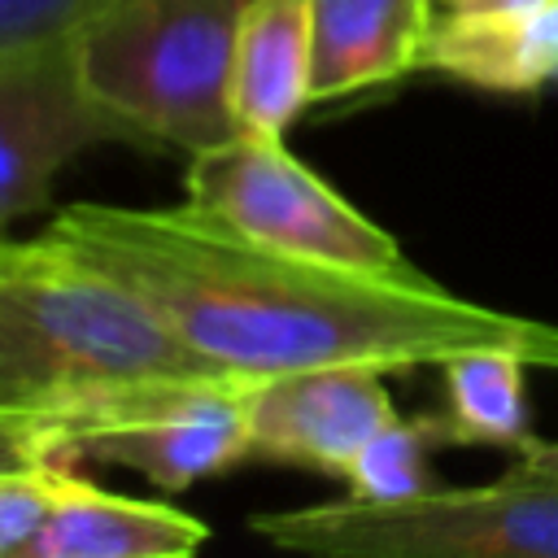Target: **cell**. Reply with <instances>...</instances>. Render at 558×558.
<instances>
[{
	"label": "cell",
	"instance_id": "cell-1",
	"mask_svg": "<svg viewBox=\"0 0 558 558\" xmlns=\"http://www.w3.org/2000/svg\"><path fill=\"white\" fill-rule=\"evenodd\" d=\"M48 235L135 288L196 353L240 379L314 366L388 375L471 349H506L527 366L558 371V323L453 296L418 266L379 275L283 253L192 201L70 205Z\"/></svg>",
	"mask_w": 558,
	"mask_h": 558
},
{
	"label": "cell",
	"instance_id": "cell-2",
	"mask_svg": "<svg viewBox=\"0 0 558 558\" xmlns=\"http://www.w3.org/2000/svg\"><path fill=\"white\" fill-rule=\"evenodd\" d=\"M196 379L240 375L196 353L135 288L48 231L0 240V410L52 418Z\"/></svg>",
	"mask_w": 558,
	"mask_h": 558
},
{
	"label": "cell",
	"instance_id": "cell-3",
	"mask_svg": "<svg viewBox=\"0 0 558 558\" xmlns=\"http://www.w3.org/2000/svg\"><path fill=\"white\" fill-rule=\"evenodd\" d=\"M275 549L327 558H558V440H527L484 484L397 501L336 497L248 519Z\"/></svg>",
	"mask_w": 558,
	"mask_h": 558
},
{
	"label": "cell",
	"instance_id": "cell-4",
	"mask_svg": "<svg viewBox=\"0 0 558 558\" xmlns=\"http://www.w3.org/2000/svg\"><path fill=\"white\" fill-rule=\"evenodd\" d=\"M244 0H109L78 26L83 87L144 148L201 153L235 135L231 52Z\"/></svg>",
	"mask_w": 558,
	"mask_h": 558
},
{
	"label": "cell",
	"instance_id": "cell-5",
	"mask_svg": "<svg viewBox=\"0 0 558 558\" xmlns=\"http://www.w3.org/2000/svg\"><path fill=\"white\" fill-rule=\"evenodd\" d=\"M183 192L201 214L257 244L379 275L414 270L397 235L292 157L283 135L235 131L222 144L187 153Z\"/></svg>",
	"mask_w": 558,
	"mask_h": 558
},
{
	"label": "cell",
	"instance_id": "cell-6",
	"mask_svg": "<svg viewBox=\"0 0 558 558\" xmlns=\"http://www.w3.org/2000/svg\"><path fill=\"white\" fill-rule=\"evenodd\" d=\"M240 392L244 379L157 384L52 414L48 423L65 466L105 462L135 471L153 488L183 493L253 458Z\"/></svg>",
	"mask_w": 558,
	"mask_h": 558
},
{
	"label": "cell",
	"instance_id": "cell-7",
	"mask_svg": "<svg viewBox=\"0 0 558 558\" xmlns=\"http://www.w3.org/2000/svg\"><path fill=\"white\" fill-rule=\"evenodd\" d=\"M105 144L144 148L78 78L74 44L0 48V240L48 209L61 170Z\"/></svg>",
	"mask_w": 558,
	"mask_h": 558
},
{
	"label": "cell",
	"instance_id": "cell-8",
	"mask_svg": "<svg viewBox=\"0 0 558 558\" xmlns=\"http://www.w3.org/2000/svg\"><path fill=\"white\" fill-rule=\"evenodd\" d=\"M248 453L340 475L349 458L397 418L375 366H314L244 379Z\"/></svg>",
	"mask_w": 558,
	"mask_h": 558
},
{
	"label": "cell",
	"instance_id": "cell-9",
	"mask_svg": "<svg viewBox=\"0 0 558 558\" xmlns=\"http://www.w3.org/2000/svg\"><path fill=\"white\" fill-rule=\"evenodd\" d=\"M205 541L209 527L196 514L109 493L61 466L48 510L17 558H187Z\"/></svg>",
	"mask_w": 558,
	"mask_h": 558
},
{
	"label": "cell",
	"instance_id": "cell-10",
	"mask_svg": "<svg viewBox=\"0 0 558 558\" xmlns=\"http://www.w3.org/2000/svg\"><path fill=\"white\" fill-rule=\"evenodd\" d=\"M418 70L506 96L558 87V0L493 13L436 9Z\"/></svg>",
	"mask_w": 558,
	"mask_h": 558
},
{
	"label": "cell",
	"instance_id": "cell-11",
	"mask_svg": "<svg viewBox=\"0 0 558 558\" xmlns=\"http://www.w3.org/2000/svg\"><path fill=\"white\" fill-rule=\"evenodd\" d=\"M436 0H310L314 105L418 70Z\"/></svg>",
	"mask_w": 558,
	"mask_h": 558
},
{
	"label": "cell",
	"instance_id": "cell-12",
	"mask_svg": "<svg viewBox=\"0 0 558 558\" xmlns=\"http://www.w3.org/2000/svg\"><path fill=\"white\" fill-rule=\"evenodd\" d=\"M310 0H244L231 52V109L240 131L283 135L314 105Z\"/></svg>",
	"mask_w": 558,
	"mask_h": 558
},
{
	"label": "cell",
	"instance_id": "cell-13",
	"mask_svg": "<svg viewBox=\"0 0 558 558\" xmlns=\"http://www.w3.org/2000/svg\"><path fill=\"white\" fill-rule=\"evenodd\" d=\"M445 405L423 414L432 445H501L519 449L532 440L523 375L532 371L523 357L506 349H471L453 353L440 366Z\"/></svg>",
	"mask_w": 558,
	"mask_h": 558
},
{
	"label": "cell",
	"instance_id": "cell-14",
	"mask_svg": "<svg viewBox=\"0 0 558 558\" xmlns=\"http://www.w3.org/2000/svg\"><path fill=\"white\" fill-rule=\"evenodd\" d=\"M432 449L427 423L418 418H392L384 432H375L340 471V480L349 484V497H366V501H397L410 493L432 488L427 484V466L423 453Z\"/></svg>",
	"mask_w": 558,
	"mask_h": 558
},
{
	"label": "cell",
	"instance_id": "cell-15",
	"mask_svg": "<svg viewBox=\"0 0 558 558\" xmlns=\"http://www.w3.org/2000/svg\"><path fill=\"white\" fill-rule=\"evenodd\" d=\"M109 0H0V48H35L74 39Z\"/></svg>",
	"mask_w": 558,
	"mask_h": 558
},
{
	"label": "cell",
	"instance_id": "cell-16",
	"mask_svg": "<svg viewBox=\"0 0 558 558\" xmlns=\"http://www.w3.org/2000/svg\"><path fill=\"white\" fill-rule=\"evenodd\" d=\"M65 466V462H61ZM61 466H35V471H9L0 475V558H17L26 536L48 510L52 484Z\"/></svg>",
	"mask_w": 558,
	"mask_h": 558
},
{
	"label": "cell",
	"instance_id": "cell-17",
	"mask_svg": "<svg viewBox=\"0 0 558 558\" xmlns=\"http://www.w3.org/2000/svg\"><path fill=\"white\" fill-rule=\"evenodd\" d=\"M35 466H61L52 423L44 414H17L0 410V475L9 471H35Z\"/></svg>",
	"mask_w": 558,
	"mask_h": 558
},
{
	"label": "cell",
	"instance_id": "cell-18",
	"mask_svg": "<svg viewBox=\"0 0 558 558\" xmlns=\"http://www.w3.org/2000/svg\"><path fill=\"white\" fill-rule=\"evenodd\" d=\"M523 4H536V0H436V9H449V13H493V9H523Z\"/></svg>",
	"mask_w": 558,
	"mask_h": 558
}]
</instances>
